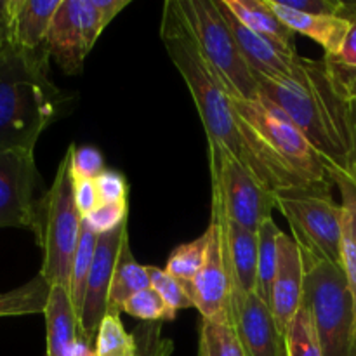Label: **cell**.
I'll return each instance as SVG.
<instances>
[{
  "label": "cell",
  "mask_w": 356,
  "mask_h": 356,
  "mask_svg": "<svg viewBox=\"0 0 356 356\" xmlns=\"http://www.w3.org/2000/svg\"><path fill=\"white\" fill-rule=\"evenodd\" d=\"M211 219L221 228L229 282L243 292H257V233L242 228L211 211Z\"/></svg>",
  "instance_id": "cell-19"
},
{
  "label": "cell",
  "mask_w": 356,
  "mask_h": 356,
  "mask_svg": "<svg viewBox=\"0 0 356 356\" xmlns=\"http://www.w3.org/2000/svg\"><path fill=\"white\" fill-rule=\"evenodd\" d=\"M47 49L28 52L9 40L0 51V152H33L66 96L49 79Z\"/></svg>",
  "instance_id": "cell-3"
},
{
  "label": "cell",
  "mask_w": 356,
  "mask_h": 356,
  "mask_svg": "<svg viewBox=\"0 0 356 356\" xmlns=\"http://www.w3.org/2000/svg\"><path fill=\"white\" fill-rule=\"evenodd\" d=\"M207 242L209 236L207 233H204L200 238L193 240V242L177 245L169 256V259H167L165 271L184 285L188 294H190L191 282L195 280V277H197V273L200 271L202 264L205 261Z\"/></svg>",
  "instance_id": "cell-27"
},
{
  "label": "cell",
  "mask_w": 356,
  "mask_h": 356,
  "mask_svg": "<svg viewBox=\"0 0 356 356\" xmlns=\"http://www.w3.org/2000/svg\"><path fill=\"white\" fill-rule=\"evenodd\" d=\"M129 3H131V0H94V6L97 7L101 17H103L104 28H106L108 24L117 17V14H120V10H124Z\"/></svg>",
  "instance_id": "cell-41"
},
{
  "label": "cell",
  "mask_w": 356,
  "mask_h": 356,
  "mask_svg": "<svg viewBox=\"0 0 356 356\" xmlns=\"http://www.w3.org/2000/svg\"><path fill=\"white\" fill-rule=\"evenodd\" d=\"M332 186H285L273 191L275 205L287 218L292 236L323 259L343 268L344 209Z\"/></svg>",
  "instance_id": "cell-8"
},
{
  "label": "cell",
  "mask_w": 356,
  "mask_h": 356,
  "mask_svg": "<svg viewBox=\"0 0 356 356\" xmlns=\"http://www.w3.org/2000/svg\"><path fill=\"white\" fill-rule=\"evenodd\" d=\"M285 356H323L318 332L305 306L299 308L285 330Z\"/></svg>",
  "instance_id": "cell-28"
},
{
  "label": "cell",
  "mask_w": 356,
  "mask_h": 356,
  "mask_svg": "<svg viewBox=\"0 0 356 356\" xmlns=\"http://www.w3.org/2000/svg\"><path fill=\"white\" fill-rule=\"evenodd\" d=\"M82 216L75 204V177L72 172V152L65 153L51 190L38 202L37 228L33 235L42 247L40 275L54 287L70 291L73 257L82 232Z\"/></svg>",
  "instance_id": "cell-6"
},
{
  "label": "cell",
  "mask_w": 356,
  "mask_h": 356,
  "mask_svg": "<svg viewBox=\"0 0 356 356\" xmlns=\"http://www.w3.org/2000/svg\"><path fill=\"white\" fill-rule=\"evenodd\" d=\"M61 0H9L7 2V40L28 52L45 47L49 28Z\"/></svg>",
  "instance_id": "cell-16"
},
{
  "label": "cell",
  "mask_w": 356,
  "mask_h": 356,
  "mask_svg": "<svg viewBox=\"0 0 356 356\" xmlns=\"http://www.w3.org/2000/svg\"><path fill=\"white\" fill-rule=\"evenodd\" d=\"M216 6L228 23L240 52L254 73L270 76V79H291V76H294L296 65H298L299 59L298 52L292 54V52L284 51L273 42L261 37L256 31L240 23L238 17L228 9L225 0H216Z\"/></svg>",
  "instance_id": "cell-15"
},
{
  "label": "cell",
  "mask_w": 356,
  "mask_h": 356,
  "mask_svg": "<svg viewBox=\"0 0 356 356\" xmlns=\"http://www.w3.org/2000/svg\"><path fill=\"white\" fill-rule=\"evenodd\" d=\"M232 101L247 136L268 162L305 184L334 186L320 153L277 104L263 96Z\"/></svg>",
  "instance_id": "cell-4"
},
{
  "label": "cell",
  "mask_w": 356,
  "mask_h": 356,
  "mask_svg": "<svg viewBox=\"0 0 356 356\" xmlns=\"http://www.w3.org/2000/svg\"><path fill=\"white\" fill-rule=\"evenodd\" d=\"M229 315L245 356H285V336L257 292L232 285Z\"/></svg>",
  "instance_id": "cell-11"
},
{
  "label": "cell",
  "mask_w": 356,
  "mask_h": 356,
  "mask_svg": "<svg viewBox=\"0 0 356 356\" xmlns=\"http://www.w3.org/2000/svg\"><path fill=\"white\" fill-rule=\"evenodd\" d=\"M271 9L275 10L278 17L291 28L294 33H302L322 45L325 56L339 54L341 47L344 44L350 23L339 16H313V14L298 13L289 7L282 6L278 0H268Z\"/></svg>",
  "instance_id": "cell-20"
},
{
  "label": "cell",
  "mask_w": 356,
  "mask_h": 356,
  "mask_svg": "<svg viewBox=\"0 0 356 356\" xmlns=\"http://www.w3.org/2000/svg\"><path fill=\"white\" fill-rule=\"evenodd\" d=\"M134 348L132 334H127L120 313L108 312L97 330L94 356H129Z\"/></svg>",
  "instance_id": "cell-29"
},
{
  "label": "cell",
  "mask_w": 356,
  "mask_h": 356,
  "mask_svg": "<svg viewBox=\"0 0 356 356\" xmlns=\"http://www.w3.org/2000/svg\"><path fill=\"white\" fill-rule=\"evenodd\" d=\"M149 278H152V287L160 294V298L167 302L172 312H181V309L195 308L193 299L188 294L184 285L177 282L172 275L167 273L165 270L156 266H148Z\"/></svg>",
  "instance_id": "cell-32"
},
{
  "label": "cell",
  "mask_w": 356,
  "mask_h": 356,
  "mask_svg": "<svg viewBox=\"0 0 356 356\" xmlns=\"http://www.w3.org/2000/svg\"><path fill=\"white\" fill-rule=\"evenodd\" d=\"M6 42H7V28L6 24L0 23V51H2V47L6 45Z\"/></svg>",
  "instance_id": "cell-43"
},
{
  "label": "cell",
  "mask_w": 356,
  "mask_h": 356,
  "mask_svg": "<svg viewBox=\"0 0 356 356\" xmlns=\"http://www.w3.org/2000/svg\"><path fill=\"white\" fill-rule=\"evenodd\" d=\"M351 129H353V148H351L350 169L344 174L356 184V99L351 101Z\"/></svg>",
  "instance_id": "cell-42"
},
{
  "label": "cell",
  "mask_w": 356,
  "mask_h": 356,
  "mask_svg": "<svg viewBox=\"0 0 356 356\" xmlns=\"http://www.w3.org/2000/svg\"><path fill=\"white\" fill-rule=\"evenodd\" d=\"M299 249L305 264L302 306L312 315L323 356H356L355 302L346 273L308 247Z\"/></svg>",
  "instance_id": "cell-5"
},
{
  "label": "cell",
  "mask_w": 356,
  "mask_h": 356,
  "mask_svg": "<svg viewBox=\"0 0 356 356\" xmlns=\"http://www.w3.org/2000/svg\"><path fill=\"white\" fill-rule=\"evenodd\" d=\"M42 176L33 152H0V228L35 232Z\"/></svg>",
  "instance_id": "cell-10"
},
{
  "label": "cell",
  "mask_w": 356,
  "mask_h": 356,
  "mask_svg": "<svg viewBox=\"0 0 356 356\" xmlns=\"http://www.w3.org/2000/svg\"><path fill=\"white\" fill-rule=\"evenodd\" d=\"M205 233L209 236L207 252L200 271L191 282L190 296L202 318H225L229 316L232 282L226 268L221 228L211 219V225Z\"/></svg>",
  "instance_id": "cell-13"
},
{
  "label": "cell",
  "mask_w": 356,
  "mask_h": 356,
  "mask_svg": "<svg viewBox=\"0 0 356 356\" xmlns=\"http://www.w3.org/2000/svg\"><path fill=\"white\" fill-rule=\"evenodd\" d=\"M47 327V356H94L92 348L80 337L79 316L70 291L54 285L44 312Z\"/></svg>",
  "instance_id": "cell-17"
},
{
  "label": "cell",
  "mask_w": 356,
  "mask_h": 356,
  "mask_svg": "<svg viewBox=\"0 0 356 356\" xmlns=\"http://www.w3.org/2000/svg\"><path fill=\"white\" fill-rule=\"evenodd\" d=\"M163 323L141 322L132 332L134 348L129 356H170L174 343L162 336Z\"/></svg>",
  "instance_id": "cell-31"
},
{
  "label": "cell",
  "mask_w": 356,
  "mask_h": 356,
  "mask_svg": "<svg viewBox=\"0 0 356 356\" xmlns=\"http://www.w3.org/2000/svg\"><path fill=\"white\" fill-rule=\"evenodd\" d=\"M176 6L202 59L228 96L259 99L256 73L240 52L216 0H176Z\"/></svg>",
  "instance_id": "cell-7"
},
{
  "label": "cell",
  "mask_w": 356,
  "mask_h": 356,
  "mask_svg": "<svg viewBox=\"0 0 356 356\" xmlns=\"http://www.w3.org/2000/svg\"><path fill=\"white\" fill-rule=\"evenodd\" d=\"M278 228L273 218L266 219L257 229V294L264 302L270 305L271 285L278 264Z\"/></svg>",
  "instance_id": "cell-24"
},
{
  "label": "cell",
  "mask_w": 356,
  "mask_h": 356,
  "mask_svg": "<svg viewBox=\"0 0 356 356\" xmlns=\"http://www.w3.org/2000/svg\"><path fill=\"white\" fill-rule=\"evenodd\" d=\"M52 285L40 273L28 284L0 294V316H21L44 313Z\"/></svg>",
  "instance_id": "cell-23"
},
{
  "label": "cell",
  "mask_w": 356,
  "mask_h": 356,
  "mask_svg": "<svg viewBox=\"0 0 356 356\" xmlns=\"http://www.w3.org/2000/svg\"><path fill=\"white\" fill-rule=\"evenodd\" d=\"M209 162L212 179V211L225 219L256 232L271 219L275 205L273 191L259 183L256 176L238 162L228 149L209 141Z\"/></svg>",
  "instance_id": "cell-9"
},
{
  "label": "cell",
  "mask_w": 356,
  "mask_h": 356,
  "mask_svg": "<svg viewBox=\"0 0 356 356\" xmlns=\"http://www.w3.org/2000/svg\"><path fill=\"white\" fill-rule=\"evenodd\" d=\"M152 287L148 266H143L134 259L129 245V233L122 242L118 252L117 266H115L113 280L110 287V299H108V312L122 313L124 306L132 296Z\"/></svg>",
  "instance_id": "cell-22"
},
{
  "label": "cell",
  "mask_w": 356,
  "mask_h": 356,
  "mask_svg": "<svg viewBox=\"0 0 356 356\" xmlns=\"http://www.w3.org/2000/svg\"><path fill=\"white\" fill-rule=\"evenodd\" d=\"M256 80L259 96L277 104L301 129L325 165L348 172L353 148V99L334 75L329 61L299 56L291 79H270L256 73Z\"/></svg>",
  "instance_id": "cell-2"
},
{
  "label": "cell",
  "mask_w": 356,
  "mask_h": 356,
  "mask_svg": "<svg viewBox=\"0 0 356 356\" xmlns=\"http://www.w3.org/2000/svg\"><path fill=\"white\" fill-rule=\"evenodd\" d=\"M160 37L170 61L190 89L209 141L228 149L268 190L275 191L285 186H312L275 167L257 152L247 136L242 120L236 115L232 97L212 75L207 63L202 59L190 31L181 19L176 0H167L163 6Z\"/></svg>",
  "instance_id": "cell-1"
},
{
  "label": "cell",
  "mask_w": 356,
  "mask_h": 356,
  "mask_svg": "<svg viewBox=\"0 0 356 356\" xmlns=\"http://www.w3.org/2000/svg\"><path fill=\"white\" fill-rule=\"evenodd\" d=\"M79 17L83 44H86L87 52H90V49L96 45L97 38L104 30L103 17H101L97 7L94 6V0H79Z\"/></svg>",
  "instance_id": "cell-36"
},
{
  "label": "cell",
  "mask_w": 356,
  "mask_h": 356,
  "mask_svg": "<svg viewBox=\"0 0 356 356\" xmlns=\"http://www.w3.org/2000/svg\"><path fill=\"white\" fill-rule=\"evenodd\" d=\"M99 236L89 228L82 219V232H80L79 245H76L75 257H73L72 277H70V298H72L73 308H75L76 316L80 318L83 306V296H86L87 278H89L90 268H92L94 254H96V245Z\"/></svg>",
  "instance_id": "cell-26"
},
{
  "label": "cell",
  "mask_w": 356,
  "mask_h": 356,
  "mask_svg": "<svg viewBox=\"0 0 356 356\" xmlns=\"http://www.w3.org/2000/svg\"><path fill=\"white\" fill-rule=\"evenodd\" d=\"M198 356H245L232 323L225 318H202Z\"/></svg>",
  "instance_id": "cell-25"
},
{
  "label": "cell",
  "mask_w": 356,
  "mask_h": 356,
  "mask_svg": "<svg viewBox=\"0 0 356 356\" xmlns=\"http://www.w3.org/2000/svg\"><path fill=\"white\" fill-rule=\"evenodd\" d=\"M302 287H305V264H302L301 249L294 236L282 232L278 236V264L271 285L270 308L284 336L296 313L302 306Z\"/></svg>",
  "instance_id": "cell-14"
},
{
  "label": "cell",
  "mask_w": 356,
  "mask_h": 356,
  "mask_svg": "<svg viewBox=\"0 0 356 356\" xmlns=\"http://www.w3.org/2000/svg\"><path fill=\"white\" fill-rule=\"evenodd\" d=\"M75 204L82 218L89 216L90 212L101 204L99 193H97V188H96V181H90V179L75 181Z\"/></svg>",
  "instance_id": "cell-39"
},
{
  "label": "cell",
  "mask_w": 356,
  "mask_h": 356,
  "mask_svg": "<svg viewBox=\"0 0 356 356\" xmlns=\"http://www.w3.org/2000/svg\"><path fill=\"white\" fill-rule=\"evenodd\" d=\"M101 204H127L129 184L124 174L106 169L96 179Z\"/></svg>",
  "instance_id": "cell-35"
},
{
  "label": "cell",
  "mask_w": 356,
  "mask_h": 356,
  "mask_svg": "<svg viewBox=\"0 0 356 356\" xmlns=\"http://www.w3.org/2000/svg\"><path fill=\"white\" fill-rule=\"evenodd\" d=\"M45 47L66 75L82 73L83 59L89 52L83 44L80 28L79 0H61V6L56 10L49 28Z\"/></svg>",
  "instance_id": "cell-18"
},
{
  "label": "cell",
  "mask_w": 356,
  "mask_h": 356,
  "mask_svg": "<svg viewBox=\"0 0 356 356\" xmlns=\"http://www.w3.org/2000/svg\"><path fill=\"white\" fill-rule=\"evenodd\" d=\"M339 17H343V19L350 23V30H348V35L344 38V44L341 47L339 54L334 56L332 59L341 63V65L356 68V2H343ZM327 58H330V56H327Z\"/></svg>",
  "instance_id": "cell-37"
},
{
  "label": "cell",
  "mask_w": 356,
  "mask_h": 356,
  "mask_svg": "<svg viewBox=\"0 0 356 356\" xmlns=\"http://www.w3.org/2000/svg\"><path fill=\"white\" fill-rule=\"evenodd\" d=\"M325 167H327V172H329L330 179H332L334 184L339 188L343 204L346 205L351 212H353V216L356 219V184L346 176V174L341 172L339 169H336V167H332V165H325Z\"/></svg>",
  "instance_id": "cell-40"
},
{
  "label": "cell",
  "mask_w": 356,
  "mask_h": 356,
  "mask_svg": "<svg viewBox=\"0 0 356 356\" xmlns=\"http://www.w3.org/2000/svg\"><path fill=\"white\" fill-rule=\"evenodd\" d=\"M70 152H72V172L75 181H96L106 170L103 153L96 146L70 145Z\"/></svg>",
  "instance_id": "cell-33"
},
{
  "label": "cell",
  "mask_w": 356,
  "mask_h": 356,
  "mask_svg": "<svg viewBox=\"0 0 356 356\" xmlns=\"http://www.w3.org/2000/svg\"><path fill=\"white\" fill-rule=\"evenodd\" d=\"M125 235H127V222L115 232L101 235L97 238L92 268H90L89 278H87L82 315L79 318L80 337L92 350L96 348L97 330L108 313L111 280H113L118 252H120Z\"/></svg>",
  "instance_id": "cell-12"
},
{
  "label": "cell",
  "mask_w": 356,
  "mask_h": 356,
  "mask_svg": "<svg viewBox=\"0 0 356 356\" xmlns=\"http://www.w3.org/2000/svg\"><path fill=\"white\" fill-rule=\"evenodd\" d=\"M242 24L268 38L284 51L296 54V33L275 14L268 0H225Z\"/></svg>",
  "instance_id": "cell-21"
},
{
  "label": "cell",
  "mask_w": 356,
  "mask_h": 356,
  "mask_svg": "<svg viewBox=\"0 0 356 356\" xmlns=\"http://www.w3.org/2000/svg\"><path fill=\"white\" fill-rule=\"evenodd\" d=\"M282 6L292 10L313 16H339L341 0H278Z\"/></svg>",
  "instance_id": "cell-38"
},
{
  "label": "cell",
  "mask_w": 356,
  "mask_h": 356,
  "mask_svg": "<svg viewBox=\"0 0 356 356\" xmlns=\"http://www.w3.org/2000/svg\"><path fill=\"white\" fill-rule=\"evenodd\" d=\"M129 204H99L83 221L97 236L115 232L127 222Z\"/></svg>",
  "instance_id": "cell-34"
},
{
  "label": "cell",
  "mask_w": 356,
  "mask_h": 356,
  "mask_svg": "<svg viewBox=\"0 0 356 356\" xmlns=\"http://www.w3.org/2000/svg\"><path fill=\"white\" fill-rule=\"evenodd\" d=\"M124 312L141 322H172L176 320V312L167 306V302L160 298L159 292L153 287L138 292L132 296L124 306Z\"/></svg>",
  "instance_id": "cell-30"
}]
</instances>
